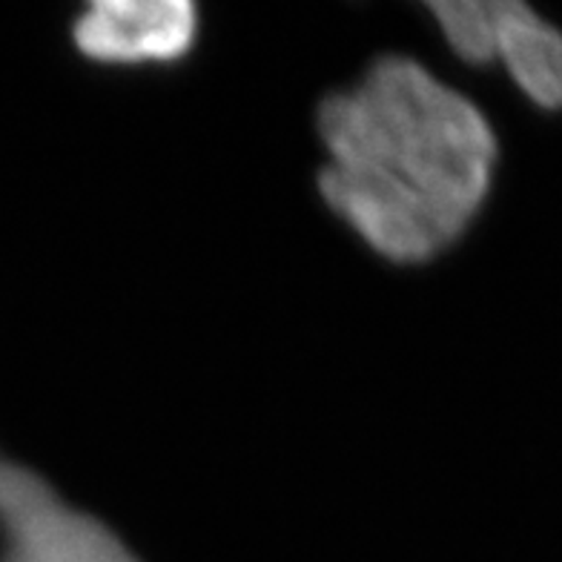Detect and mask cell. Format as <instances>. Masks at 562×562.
I'll use <instances>...</instances> for the list:
<instances>
[{
    "label": "cell",
    "instance_id": "7a4b0ae2",
    "mask_svg": "<svg viewBox=\"0 0 562 562\" xmlns=\"http://www.w3.org/2000/svg\"><path fill=\"white\" fill-rule=\"evenodd\" d=\"M0 562H138L124 542L72 508L32 468L0 453Z\"/></svg>",
    "mask_w": 562,
    "mask_h": 562
},
{
    "label": "cell",
    "instance_id": "6da1fadb",
    "mask_svg": "<svg viewBox=\"0 0 562 562\" xmlns=\"http://www.w3.org/2000/svg\"><path fill=\"white\" fill-rule=\"evenodd\" d=\"M318 190L341 222L396 265L428 261L480 213L496 164L488 119L402 55L318 106Z\"/></svg>",
    "mask_w": 562,
    "mask_h": 562
},
{
    "label": "cell",
    "instance_id": "3957f363",
    "mask_svg": "<svg viewBox=\"0 0 562 562\" xmlns=\"http://www.w3.org/2000/svg\"><path fill=\"white\" fill-rule=\"evenodd\" d=\"M199 18L187 0H98L72 26L75 46L101 64L176 60L193 46Z\"/></svg>",
    "mask_w": 562,
    "mask_h": 562
},
{
    "label": "cell",
    "instance_id": "277c9868",
    "mask_svg": "<svg viewBox=\"0 0 562 562\" xmlns=\"http://www.w3.org/2000/svg\"><path fill=\"white\" fill-rule=\"evenodd\" d=\"M503 60L514 81L546 110L562 106V35L519 0H491V64Z\"/></svg>",
    "mask_w": 562,
    "mask_h": 562
}]
</instances>
